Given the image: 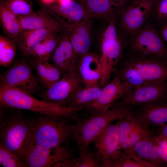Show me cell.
I'll list each match as a JSON object with an SVG mask.
<instances>
[{"mask_svg":"<svg viewBox=\"0 0 167 167\" xmlns=\"http://www.w3.org/2000/svg\"><path fill=\"white\" fill-rule=\"evenodd\" d=\"M0 104L3 108L28 110L75 121L78 118V109L67 105L39 100L30 93L14 88L0 86Z\"/></svg>","mask_w":167,"mask_h":167,"instance_id":"cell-1","label":"cell"},{"mask_svg":"<svg viewBox=\"0 0 167 167\" xmlns=\"http://www.w3.org/2000/svg\"><path fill=\"white\" fill-rule=\"evenodd\" d=\"M34 123L21 115L13 114L1 122L0 144L15 154L24 163L34 144Z\"/></svg>","mask_w":167,"mask_h":167,"instance_id":"cell-2","label":"cell"},{"mask_svg":"<svg viewBox=\"0 0 167 167\" xmlns=\"http://www.w3.org/2000/svg\"><path fill=\"white\" fill-rule=\"evenodd\" d=\"M135 113L132 106H112L100 113L78 119L75 124L72 139L79 150L84 149L93 143L112 122L123 119Z\"/></svg>","mask_w":167,"mask_h":167,"instance_id":"cell-3","label":"cell"},{"mask_svg":"<svg viewBox=\"0 0 167 167\" xmlns=\"http://www.w3.org/2000/svg\"><path fill=\"white\" fill-rule=\"evenodd\" d=\"M66 119L68 118L41 114L33 119L35 143L57 149L72 138L75 124Z\"/></svg>","mask_w":167,"mask_h":167,"instance_id":"cell-4","label":"cell"},{"mask_svg":"<svg viewBox=\"0 0 167 167\" xmlns=\"http://www.w3.org/2000/svg\"><path fill=\"white\" fill-rule=\"evenodd\" d=\"M103 36L101 55L102 71L100 81L102 87L109 83L123 50L122 45L117 35L115 24H109Z\"/></svg>","mask_w":167,"mask_h":167,"instance_id":"cell-5","label":"cell"},{"mask_svg":"<svg viewBox=\"0 0 167 167\" xmlns=\"http://www.w3.org/2000/svg\"><path fill=\"white\" fill-rule=\"evenodd\" d=\"M117 122L121 148L126 153H131L139 141L155 135L147 123L135 112Z\"/></svg>","mask_w":167,"mask_h":167,"instance_id":"cell-6","label":"cell"},{"mask_svg":"<svg viewBox=\"0 0 167 167\" xmlns=\"http://www.w3.org/2000/svg\"><path fill=\"white\" fill-rule=\"evenodd\" d=\"M167 100V81L152 82L130 89L112 106H141Z\"/></svg>","mask_w":167,"mask_h":167,"instance_id":"cell-7","label":"cell"},{"mask_svg":"<svg viewBox=\"0 0 167 167\" xmlns=\"http://www.w3.org/2000/svg\"><path fill=\"white\" fill-rule=\"evenodd\" d=\"M131 46L140 56L167 59V48L155 28L144 25L134 33Z\"/></svg>","mask_w":167,"mask_h":167,"instance_id":"cell-8","label":"cell"},{"mask_svg":"<svg viewBox=\"0 0 167 167\" xmlns=\"http://www.w3.org/2000/svg\"><path fill=\"white\" fill-rule=\"evenodd\" d=\"M30 63L22 59L13 63L0 76V86L14 88L30 94L39 88Z\"/></svg>","mask_w":167,"mask_h":167,"instance_id":"cell-9","label":"cell"},{"mask_svg":"<svg viewBox=\"0 0 167 167\" xmlns=\"http://www.w3.org/2000/svg\"><path fill=\"white\" fill-rule=\"evenodd\" d=\"M85 86L77 69L62 77L42 94V100L49 103L67 105L69 98Z\"/></svg>","mask_w":167,"mask_h":167,"instance_id":"cell-10","label":"cell"},{"mask_svg":"<svg viewBox=\"0 0 167 167\" xmlns=\"http://www.w3.org/2000/svg\"><path fill=\"white\" fill-rule=\"evenodd\" d=\"M72 151L65 146L58 148L34 143L28 153L24 163L27 167H54L73 156Z\"/></svg>","mask_w":167,"mask_h":167,"instance_id":"cell-11","label":"cell"},{"mask_svg":"<svg viewBox=\"0 0 167 167\" xmlns=\"http://www.w3.org/2000/svg\"><path fill=\"white\" fill-rule=\"evenodd\" d=\"M41 11L52 16L66 29L74 27L89 16L81 3L73 1L62 3L56 0L43 5Z\"/></svg>","mask_w":167,"mask_h":167,"instance_id":"cell-12","label":"cell"},{"mask_svg":"<svg viewBox=\"0 0 167 167\" xmlns=\"http://www.w3.org/2000/svg\"><path fill=\"white\" fill-rule=\"evenodd\" d=\"M153 0H133L122 12L120 26L131 35L142 27L152 13Z\"/></svg>","mask_w":167,"mask_h":167,"instance_id":"cell-13","label":"cell"},{"mask_svg":"<svg viewBox=\"0 0 167 167\" xmlns=\"http://www.w3.org/2000/svg\"><path fill=\"white\" fill-rule=\"evenodd\" d=\"M131 89L116 77L102 87L100 94L96 100L84 108L90 115L104 111L110 108Z\"/></svg>","mask_w":167,"mask_h":167,"instance_id":"cell-14","label":"cell"},{"mask_svg":"<svg viewBox=\"0 0 167 167\" xmlns=\"http://www.w3.org/2000/svg\"><path fill=\"white\" fill-rule=\"evenodd\" d=\"M96 150L101 156L103 167H110L121 150L118 123L109 125L93 141Z\"/></svg>","mask_w":167,"mask_h":167,"instance_id":"cell-15","label":"cell"},{"mask_svg":"<svg viewBox=\"0 0 167 167\" xmlns=\"http://www.w3.org/2000/svg\"><path fill=\"white\" fill-rule=\"evenodd\" d=\"M79 59L65 30L60 32L58 43L50 58L52 63L63 75L77 69Z\"/></svg>","mask_w":167,"mask_h":167,"instance_id":"cell-16","label":"cell"},{"mask_svg":"<svg viewBox=\"0 0 167 167\" xmlns=\"http://www.w3.org/2000/svg\"><path fill=\"white\" fill-rule=\"evenodd\" d=\"M127 63L136 68L148 82L167 81V59L139 56Z\"/></svg>","mask_w":167,"mask_h":167,"instance_id":"cell-17","label":"cell"},{"mask_svg":"<svg viewBox=\"0 0 167 167\" xmlns=\"http://www.w3.org/2000/svg\"><path fill=\"white\" fill-rule=\"evenodd\" d=\"M157 135L148 137L138 142L131 153L148 167H162L166 163L162 158Z\"/></svg>","mask_w":167,"mask_h":167,"instance_id":"cell-18","label":"cell"},{"mask_svg":"<svg viewBox=\"0 0 167 167\" xmlns=\"http://www.w3.org/2000/svg\"><path fill=\"white\" fill-rule=\"evenodd\" d=\"M77 70L85 86L100 84L102 71L101 55L88 52L83 55L79 59Z\"/></svg>","mask_w":167,"mask_h":167,"instance_id":"cell-19","label":"cell"},{"mask_svg":"<svg viewBox=\"0 0 167 167\" xmlns=\"http://www.w3.org/2000/svg\"><path fill=\"white\" fill-rule=\"evenodd\" d=\"M91 18L88 16L76 26L65 29L74 52L79 59L89 52L91 45Z\"/></svg>","mask_w":167,"mask_h":167,"instance_id":"cell-20","label":"cell"},{"mask_svg":"<svg viewBox=\"0 0 167 167\" xmlns=\"http://www.w3.org/2000/svg\"><path fill=\"white\" fill-rule=\"evenodd\" d=\"M78 2L91 17L108 20L117 16L122 6L113 0H79Z\"/></svg>","mask_w":167,"mask_h":167,"instance_id":"cell-21","label":"cell"},{"mask_svg":"<svg viewBox=\"0 0 167 167\" xmlns=\"http://www.w3.org/2000/svg\"><path fill=\"white\" fill-rule=\"evenodd\" d=\"M17 16L24 30L48 28L60 32L66 29L52 16L41 10L27 15Z\"/></svg>","mask_w":167,"mask_h":167,"instance_id":"cell-22","label":"cell"},{"mask_svg":"<svg viewBox=\"0 0 167 167\" xmlns=\"http://www.w3.org/2000/svg\"><path fill=\"white\" fill-rule=\"evenodd\" d=\"M54 31H56L48 28H42L24 30L21 32L18 36L17 45L24 58H28L31 50Z\"/></svg>","mask_w":167,"mask_h":167,"instance_id":"cell-23","label":"cell"},{"mask_svg":"<svg viewBox=\"0 0 167 167\" xmlns=\"http://www.w3.org/2000/svg\"><path fill=\"white\" fill-rule=\"evenodd\" d=\"M31 58L29 63L32 68L35 70L38 80L46 89L60 79L62 73L53 64L48 61Z\"/></svg>","mask_w":167,"mask_h":167,"instance_id":"cell-24","label":"cell"},{"mask_svg":"<svg viewBox=\"0 0 167 167\" xmlns=\"http://www.w3.org/2000/svg\"><path fill=\"white\" fill-rule=\"evenodd\" d=\"M140 106L139 109H135V112L149 126L161 128L167 124V106L164 103Z\"/></svg>","mask_w":167,"mask_h":167,"instance_id":"cell-25","label":"cell"},{"mask_svg":"<svg viewBox=\"0 0 167 167\" xmlns=\"http://www.w3.org/2000/svg\"><path fill=\"white\" fill-rule=\"evenodd\" d=\"M54 167H101V158L96 150L94 151L90 147L80 150L78 157L73 158L57 164Z\"/></svg>","mask_w":167,"mask_h":167,"instance_id":"cell-26","label":"cell"},{"mask_svg":"<svg viewBox=\"0 0 167 167\" xmlns=\"http://www.w3.org/2000/svg\"><path fill=\"white\" fill-rule=\"evenodd\" d=\"M102 88L100 83L91 86H85L69 98L67 105L80 110L97 98L100 94Z\"/></svg>","mask_w":167,"mask_h":167,"instance_id":"cell-27","label":"cell"},{"mask_svg":"<svg viewBox=\"0 0 167 167\" xmlns=\"http://www.w3.org/2000/svg\"><path fill=\"white\" fill-rule=\"evenodd\" d=\"M0 20L6 36L17 44L18 36L24 30L17 16L0 4Z\"/></svg>","mask_w":167,"mask_h":167,"instance_id":"cell-28","label":"cell"},{"mask_svg":"<svg viewBox=\"0 0 167 167\" xmlns=\"http://www.w3.org/2000/svg\"><path fill=\"white\" fill-rule=\"evenodd\" d=\"M17 44L6 36L0 35V65L4 67L10 66L15 57Z\"/></svg>","mask_w":167,"mask_h":167,"instance_id":"cell-29","label":"cell"},{"mask_svg":"<svg viewBox=\"0 0 167 167\" xmlns=\"http://www.w3.org/2000/svg\"><path fill=\"white\" fill-rule=\"evenodd\" d=\"M118 77L131 89L149 83L144 79L136 68L128 63L120 71Z\"/></svg>","mask_w":167,"mask_h":167,"instance_id":"cell-30","label":"cell"},{"mask_svg":"<svg viewBox=\"0 0 167 167\" xmlns=\"http://www.w3.org/2000/svg\"><path fill=\"white\" fill-rule=\"evenodd\" d=\"M0 4L17 16H26L34 12L32 5L28 0H1Z\"/></svg>","mask_w":167,"mask_h":167,"instance_id":"cell-31","label":"cell"},{"mask_svg":"<svg viewBox=\"0 0 167 167\" xmlns=\"http://www.w3.org/2000/svg\"><path fill=\"white\" fill-rule=\"evenodd\" d=\"M148 167L131 153H126L122 149L115 157L110 167Z\"/></svg>","mask_w":167,"mask_h":167,"instance_id":"cell-32","label":"cell"},{"mask_svg":"<svg viewBox=\"0 0 167 167\" xmlns=\"http://www.w3.org/2000/svg\"><path fill=\"white\" fill-rule=\"evenodd\" d=\"M0 162L4 167H27L15 154L0 144Z\"/></svg>","mask_w":167,"mask_h":167,"instance_id":"cell-33","label":"cell"},{"mask_svg":"<svg viewBox=\"0 0 167 167\" xmlns=\"http://www.w3.org/2000/svg\"><path fill=\"white\" fill-rule=\"evenodd\" d=\"M152 14L159 24L167 20V0H153Z\"/></svg>","mask_w":167,"mask_h":167,"instance_id":"cell-34","label":"cell"},{"mask_svg":"<svg viewBox=\"0 0 167 167\" xmlns=\"http://www.w3.org/2000/svg\"><path fill=\"white\" fill-rule=\"evenodd\" d=\"M59 32L54 31L48 34L41 42L45 46L50 56L58 41Z\"/></svg>","mask_w":167,"mask_h":167,"instance_id":"cell-35","label":"cell"},{"mask_svg":"<svg viewBox=\"0 0 167 167\" xmlns=\"http://www.w3.org/2000/svg\"><path fill=\"white\" fill-rule=\"evenodd\" d=\"M50 57L45 47L41 42L31 50L29 55V58H35L43 61H49Z\"/></svg>","mask_w":167,"mask_h":167,"instance_id":"cell-36","label":"cell"},{"mask_svg":"<svg viewBox=\"0 0 167 167\" xmlns=\"http://www.w3.org/2000/svg\"><path fill=\"white\" fill-rule=\"evenodd\" d=\"M157 139L161 149L162 158L167 163V137L158 133L157 135Z\"/></svg>","mask_w":167,"mask_h":167,"instance_id":"cell-37","label":"cell"},{"mask_svg":"<svg viewBox=\"0 0 167 167\" xmlns=\"http://www.w3.org/2000/svg\"><path fill=\"white\" fill-rule=\"evenodd\" d=\"M159 34L163 40L167 42V20L159 24Z\"/></svg>","mask_w":167,"mask_h":167,"instance_id":"cell-38","label":"cell"},{"mask_svg":"<svg viewBox=\"0 0 167 167\" xmlns=\"http://www.w3.org/2000/svg\"><path fill=\"white\" fill-rule=\"evenodd\" d=\"M160 128L161 130L159 133L164 137H167V124Z\"/></svg>","mask_w":167,"mask_h":167,"instance_id":"cell-39","label":"cell"},{"mask_svg":"<svg viewBox=\"0 0 167 167\" xmlns=\"http://www.w3.org/2000/svg\"><path fill=\"white\" fill-rule=\"evenodd\" d=\"M56 0H41L43 5H47L52 3Z\"/></svg>","mask_w":167,"mask_h":167,"instance_id":"cell-40","label":"cell"},{"mask_svg":"<svg viewBox=\"0 0 167 167\" xmlns=\"http://www.w3.org/2000/svg\"><path fill=\"white\" fill-rule=\"evenodd\" d=\"M123 6L128 0H113Z\"/></svg>","mask_w":167,"mask_h":167,"instance_id":"cell-41","label":"cell"},{"mask_svg":"<svg viewBox=\"0 0 167 167\" xmlns=\"http://www.w3.org/2000/svg\"><path fill=\"white\" fill-rule=\"evenodd\" d=\"M164 103L167 106V101L165 103Z\"/></svg>","mask_w":167,"mask_h":167,"instance_id":"cell-42","label":"cell"},{"mask_svg":"<svg viewBox=\"0 0 167 167\" xmlns=\"http://www.w3.org/2000/svg\"></svg>","mask_w":167,"mask_h":167,"instance_id":"cell-43","label":"cell"}]
</instances>
